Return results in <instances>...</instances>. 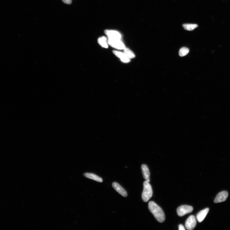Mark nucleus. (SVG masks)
Segmentation results:
<instances>
[{"label":"nucleus","instance_id":"nucleus-1","mask_svg":"<svg viewBox=\"0 0 230 230\" xmlns=\"http://www.w3.org/2000/svg\"><path fill=\"white\" fill-rule=\"evenodd\" d=\"M148 207L149 211L158 222L162 223L164 222L165 219V215L161 207L153 201L149 202Z\"/></svg>","mask_w":230,"mask_h":230},{"label":"nucleus","instance_id":"nucleus-2","mask_svg":"<svg viewBox=\"0 0 230 230\" xmlns=\"http://www.w3.org/2000/svg\"><path fill=\"white\" fill-rule=\"evenodd\" d=\"M144 189L142 194V200L145 202H147L152 198L153 192L151 185L149 182L145 181L143 183Z\"/></svg>","mask_w":230,"mask_h":230},{"label":"nucleus","instance_id":"nucleus-3","mask_svg":"<svg viewBox=\"0 0 230 230\" xmlns=\"http://www.w3.org/2000/svg\"><path fill=\"white\" fill-rule=\"evenodd\" d=\"M193 210V208L191 206L184 205L177 208V213L178 216L182 217L186 214L191 212Z\"/></svg>","mask_w":230,"mask_h":230},{"label":"nucleus","instance_id":"nucleus-4","mask_svg":"<svg viewBox=\"0 0 230 230\" xmlns=\"http://www.w3.org/2000/svg\"><path fill=\"white\" fill-rule=\"evenodd\" d=\"M107 42L112 47L116 49L122 50L125 48L124 45L120 39L108 38Z\"/></svg>","mask_w":230,"mask_h":230},{"label":"nucleus","instance_id":"nucleus-5","mask_svg":"<svg viewBox=\"0 0 230 230\" xmlns=\"http://www.w3.org/2000/svg\"><path fill=\"white\" fill-rule=\"evenodd\" d=\"M196 224V221L195 217L193 215H191L186 221L185 227L188 230H192L195 228Z\"/></svg>","mask_w":230,"mask_h":230},{"label":"nucleus","instance_id":"nucleus-6","mask_svg":"<svg viewBox=\"0 0 230 230\" xmlns=\"http://www.w3.org/2000/svg\"><path fill=\"white\" fill-rule=\"evenodd\" d=\"M228 196V192L226 191H221L217 195L214 200V203H219L226 200Z\"/></svg>","mask_w":230,"mask_h":230},{"label":"nucleus","instance_id":"nucleus-7","mask_svg":"<svg viewBox=\"0 0 230 230\" xmlns=\"http://www.w3.org/2000/svg\"><path fill=\"white\" fill-rule=\"evenodd\" d=\"M104 33L109 38L121 40L122 38V35L118 31L112 30H106L104 31Z\"/></svg>","mask_w":230,"mask_h":230},{"label":"nucleus","instance_id":"nucleus-8","mask_svg":"<svg viewBox=\"0 0 230 230\" xmlns=\"http://www.w3.org/2000/svg\"><path fill=\"white\" fill-rule=\"evenodd\" d=\"M112 187L120 195L124 197H126L128 196V194L126 191L119 183L116 182H114L112 184Z\"/></svg>","mask_w":230,"mask_h":230},{"label":"nucleus","instance_id":"nucleus-9","mask_svg":"<svg viewBox=\"0 0 230 230\" xmlns=\"http://www.w3.org/2000/svg\"><path fill=\"white\" fill-rule=\"evenodd\" d=\"M141 169L145 181L149 182L150 173L147 166L145 164L142 165L141 166Z\"/></svg>","mask_w":230,"mask_h":230},{"label":"nucleus","instance_id":"nucleus-10","mask_svg":"<svg viewBox=\"0 0 230 230\" xmlns=\"http://www.w3.org/2000/svg\"><path fill=\"white\" fill-rule=\"evenodd\" d=\"M210 210L208 208H206L199 212L196 215V217L199 222H202L203 221Z\"/></svg>","mask_w":230,"mask_h":230},{"label":"nucleus","instance_id":"nucleus-11","mask_svg":"<svg viewBox=\"0 0 230 230\" xmlns=\"http://www.w3.org/2000/svg\"><path fill=\"white\" fill-rule=\"evenodd\" d=\"M113 53L116 56L120 58L123 62L127 63L130 61L129 58L124 53L116 51H113Z\"/></svg>","mask_w":230,"mask_h":230},{"label":"nucleus","instance_id":"nucleus-12","mask_svg":"<svg viewBox=\"0 0 230 230\" xmlns=\"http://www.w3.org/2000/svg\"><path fill=\"white\" fill-rule=\"evenodd\" d=\"M84 175L85 177L95 181L99 183H102L103 182V179L101 178L94 174L85 173L84 174Z\"/></svg>","mask_w":230,"mask_h":230},{"label":"nucleus","instance_id":"nucleus-13","mask_svg":"<svg viewBox=\"0 0 230 230\" xmlns=\"http://www.w3.org/2000/svg\"><path fill=\"white\" fill-rule=\"evenodd\" d=\"M98 42L100 45L103 47L105 48L108 47L107 39L106 37L103 36L100 37L98 39Z\"/></svg>","mask_w":230,"mask_h":230},{"label":"nucleus","instance_id":"nucleus-14","mask_svg":"<svg viewBox=\"0 0 230 230\" xmlns=\"http://www.w3.org/2000/svg\"><path fill=\"white\" fill-rule=\"evenodd\" d=\"M183 27L185 30L188 31H192L198 27V25L196 24H184Z\"/></svg>","mask_w":230,"mask_h":230},{"label":"nucleus","instance_id":"nucleus-15","mask_svg":"<svg viewBox=\"0 0 230 230\" xmlns=\"http://www.w3.org/2000/svg\"><path fill=\"white\" fill-rule=\"evenodd\" d=\"M189 52V49L186 47H183L180 49L179 51V55L181 57L185 56Z\"/></svg>","mask_w":230,"mask_h":230},{"label":"nucleus","instance_id":"nucleus-16","mask_svg":"<svg viewBox=\"0 0 230 230\" xmlns=\"http://www.w3.org/2000/svg\"><path fill=\"white\" fill-rule=\"evenodd\" d=\"M124 52L125 55L129 58H134L135 57L134 54L129 48H125Z\"/></svg>","mask_w":230,"mask_h":230},{"label":"nucleus","instance_id":"nucleus-17","mask_svg":"<svg viewBox=\"0 0 230 230\" xmlns=\"http://www.w3.org/2000/svg\"><path fill=\"white\" fill-rule=\"evenodd\" d=\"M64 3L70 5L72 3V0H62Z\"/></svg>","mask_w":230,"mask_h":230},{"label":"nucleus","instance_id":"nucleus-18","mask_svg":"<svg viewBox=\"0 0 230 230\" xmlns=\"http://www.w3.org/2000/svg\"><path fill=\"white\" fill-rule=\"evenodd\" d=\"M179 230H185V228H184L183 225L182 224H180L179 225Z\"/></svg>","mask_w":230,"mask_h":230}]
</instances>
